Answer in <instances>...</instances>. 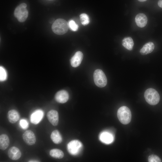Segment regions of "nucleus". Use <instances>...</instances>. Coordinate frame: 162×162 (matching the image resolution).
<instances>
[{"label":"nucleus","instance_id":"f257e3e1","mask_svg":"<svg viewBox=\"0 0 162 162\" xmlns=\"http://www.w3.org/2000/svg\"><path fill=\"white\" fill-rule=\"evenodd\" d=\"M69 28L68 23L65 20L61 18L56 20L52 26L53 32L58 35L64 34L67 32Z\"/></svg>","mask_w":162,"mask_h":162},{"label":"nucleus","instance_id":"f03ea898","mask_svg":"<svg viewBox=\"0 0 162 162\" xmlns=\"http://www.w3.org/2000/svg\"><path fill=\"white\" fill-rule=\"evenodd\" d=\"M146 101L150 105L157 104L160 100V96L158 92L155 89L150 88L146 89L144 94Z\"/></svg>","mask_w":162,"mask_h":162},{"label":"nucleus","instance_id":"7ed1b4c3","mask_svg":"<svg viewBox=\"0 0 162 162\" xmlns=\"http://www.w3.org/2000/svg\"><path fill=\"white\" fill-rule=\"evenodd\" d=\"M117 116L119 120L123 124H128L131 121V112L127 106H123L119 108L117 111Z\"/></svg>","mask_w":162,"mask_h":162},{"label":"nucleus","instance_id":"20e7f679","mask_svg":"<svg viewBox=\"0 0 162 162\" xmlns=\"http://www.w3.org/2000/svg\"><path fill=\"white\" fill-rule=\"evenodd\" d=\"M26 6V4L22 3L17 6L14 10V16L20 22L25 21L28 16V12Z\"/></svg>","mask_w":162,"mask_h":162},{"label":"nucleus","instance_id":"39448f33","mask_svg":"<svg viewBox=\"0 0 162 162\" xmlns=\"http://www.w3.org/2000/svg\"><path fill=\"white\" fill-rule=\"evenodd\" d=\"M93 78L94 83L98 87L102 88L106 85L107 79L102 70L98 69L95 70L94 73Z\"/></svg>","mask_w":162,"mask_h":162},{"label":"nucleus","instance_id":"423d86ee","mask_svg":"<svg viewBox=\"0 0 162 162\" xmlns=\"http://www.w3.org/2000/svg\"><path fill=\"white\" fill-rule=\"evenodd\" d=\"M82 145L79 141L74 140L70 141L67 145V150L68 152L72 155L78 154L82 148Z\"/></svg>","mask_w":162,"mask_h":162},{"label":"nucleus","instance_id":"0eeeda50","mask_svg":"<svg viewBox=\"0 0 162 162\" xmlns=\"http://www.w3.org/2000/svg\"><path fill=\"white\" fill-rule=\"evenodd\" d=\"M24 142L28 145H34L36 142V138L34 133L31 130H28L25 131L22 135Z\"/></svg>","mask_w":162,"mask_h":162},{"label":"nucleus","instance_id":"6e6552de","mask_svg":"<svg viewBox=\"0 0 162 162\" xmlns=\"http://www.w3.org/2000/svg\"><path fill=\"white\" fill-rule=\"evenodd\" d=\"M69 95L68 92L64 90H62L58 91L56 94L55 99L58 102L60 103H64L68 100Z\"/></svg>","mask_w":162,"mask_h":162},{"label":"nucleus","instance_id":"1a4fd4ad","mask_svg":"<svg viewBox=\"0 0 162 162\" xmlns=\"http://www.w3.org/2000/svg\"><path fill=\"white\" fill-rule=\"evenodd\" d=\"M47 118L49 122L54 126H56L58 123V112L54 110L49 111L47 114Z\"/></svg>","mask_w":162,"mask_h":162},{"label":"nucleus","instance_id":"9d476101","mask_svg":"<svg viewBox=\"0 0 162 162\" xmlns=\"http://www.w3.org/2000/svg\"><path fill=\"white\" fill-rule=\"evenodd\" d=\"M83 58V54L81 52L78 51L76 52L70 60L72 66L76 68L79 66Z\"/></svg>","mask_w":162,"mask_h":162},{"label":"nucleus","instance_id":"9b49d317","mask_svg":"<svg viewBox=\"0 0 162 162\" xmlns=\"http://www.w3.org/2000/svg\"><path fill=\"white\" fill-rule=\"evenodd\" d=\"M44 112L40 110L35 111L30 116V121L33 124H38L42 120L44 116Z\"/></svg>","mask_w":162,"mask_h":162},{"label":"nucleus","instance_id":"f8f14e48","mask_svg":"<svg viewBox=\"0 0 162 162\" xmlns=\"http://www.w3.org/2000/svg\"><path fill=\"white\" fill-rule=\"evenodd\" d=\"M8 155L9 157L13 160H17L21 157V153L20 149L17 147L13 146L10 147L8 150Z\"/></svg>","mask_w":162,"mask_h":162},{"label":"nucleus","instance_id":"ddd939ff","mask_svg":"<svg viewBox=\"0 0 162 162\" xmlns=\"http://www.w3.org/2000/svg\"><path fill=\"white\" fill-rule=\"evenodd\" d=\"M148 19L146 16L143 13H139L135 17V21L137 25L140 28H143L146 25Z\"/></svg>","mask_w":162,"mask_h":162},{"label":"nucleus","instance_id":"4468645a","mask_svg":"<svg viewBox=\"0 0 162 162\" xmlns=\"http://www.w3.org/2000/svg\"><path fill=\"white\" fill-rule=\"evenodd\" d=\"M7 116L9 122L12 124L16 122L20 118L19 113L15 110H9Z\"/></svg>","mask_w":162,"mask_h":162},{"label":"nucleus","instance_id":"2eb2a0df","mask_svg":"<svg viewBox=\"0 0 162 162\" xmlns=\"http://www.w3.org/2000/svg\"><path fill=\"white\" fill-rule=\"evenodd\" d=\"M154 43L149 42L144 45L140 50V53L143 55H146L152 52L154 50Z\"/></svg>","mask_w":162,"mask_h":162},{"label":"nucleus","instance_id":"dca6fc26","mask_svg":"<svg viewBox=\"0 0 162 162\" xmlns=\"http://www.w3.org/2000/svg\"><path fill=\"white\" fill-rule=\"evenodd\" d=\"M10 144L9 138L6 134H3L0 136V148L2 150L6 149Z\"/></svg>","mask_w":162,"mask_h":162},{"label":"nucleus","instance_id":"f3484780","mask_svg":"<svg viewBox=\"0 0 162 162\" xmlns=\"http://www.w3.org/2000/svg\"><path fill=\"white\" fill-rule=\"evenodd\" d=\"M122 45L127 49L131 50H132L134 45L133 39L130 37H126L122 40Z\"/></svg>","mask_w":162,"mask_h":162},{"label":"nucleus","instance_id":"a211bd4d","mask_svg":"<svg viewBox=\"0 0 162 162\" xmlns=\"http://www.w3.org/2000/svg\"><path fill=\"white\" fill-rule=\"evenodd\" d=\"M50 138L53 142L56 144L61 143L62 141V137L59 131L57 130H53L51 133Z\"/></svg>","mask_w":162,"mask_h":162},{"label":"nucleus","instance_id":"6ab92c4d","mask_svg":"<svg viewBox=\"0 0 162 162\" xmlns=\"http://www.w3.org/2000/svg\"><path fill=\"white\" fill-rule=\"evenodd\" d=\"M100 139L102 142L107 144L110 143L113 140L112 135L107 132H104L101 134Z\"/></svg>","mask_w":162,"mask_h":162},{"label":"nucleus","instance_id":"aec40b11","mask_svg":"<svg viewBox=\"0 0 162 162\" xmlns=\"http://www.w3.org/2000/svg\"><path fill=\"white\" fill-rule=\"evenodd\" d=\"M50 154L52 157L57 159H61L64 156L63 152L60 149L54 148L50 152Z\"/></svg>","mask_w":162,"mask_h":162},{"label":"nucleus","instance_id":"412c9836","mask_svg":"<svg viewBox=\"0 0 162 162\" xmlns=\"http://www.w3.org/2000/svg\"><path fill=\"white\" fill-rule=\"evenodd\" d=\"M80 19L82 24L84 26L86 25L90 22L88 16L86 14L82 13L80 15Z\"/></svg>","mask_w":162,"mask_h":162},{"label":"nucleus","instance_id":"4be33fe9","mask_svg":"<svg viewBox=\"0 0 162 162\" xmlns=\"http://www.w3.org/2000/svg\"><path fill=\"white\" fill-rule=\"evenodd\" d=\"M69 27L73 31H76L78 28V25L73 20H70L68 22Z\"/></svg>","mask_w":162,"mask_h":162},{"label":"nucleus","instance_id":"5701e85b","mask_svg":"<svg viewBox=\"0 0 162 162\" xmlns=\"http://www.w3.org/2000/svg\"><path fill=\"white\" fill-rule=\"evenodd\" d=\"M7 76V73L5 69L2 66L0 67V80L4 81L6 80Z\"/></svg>","mask_w":162,"mask_h":162},{"label":"nucleus","instance_id":"b1692460","mask_svg":"<svg viewBox=\"0 0 162 162\" xmlns=\"http://www.w3.org/2000/svg\"><path fill=\"white\" fill-rule=\"evenodd\" d=\"M149 162H160L161 160L160 158L157 155L154 154H151L149 155L148 158Z\"/></svg>","mask_w":162,"mask_h":162},{"label":"nucleus","instance_id":"393cba45","mask_svg":"<svg viewBox=\"0 0 162 162\" xmlns=\"http://www.w3.org/2000/svg\"><path fill=\"white\" fill-rule=\"evenodd\" d=\"M20 124L21 128L23 129H26L28 127V122L25 119H21L20 121Z\"/></svg>","mask_w":162,"mask_h":162},{"label":"nucleus","instance_id":"a878e982","mask_svg":"<svg viewBox=\"0 0 162 162\" xmlns=\"http://www.w3.org/2000/svg\"><path fill=\"white\" fill-rule=\"evenodd\" d=\"M158 6L162 8V0H159L158 2Z\"/></svg>","mask_w":162,"mask_h":162},{"label":"nucleus","instance_id":"bb28decb","mask_svg":"<svg viewBox=\"0 0 162 162\" xmlns=\"http://www.w3.org/2000/svg\"><path fill=\"white\" fill-rule=\"evenodd\" d=\"M54 19H50V21H49V22H50V23H52V22H54Z\"/></svg>","mask_w":162,"mask_h":162},{"label":"nucleus","instance_id":"cd10ccee","mask_svg":"<svg viewBox=\"0 0 162 162\" xmlns=\"http://www.w3.org/2000/svg\"><path fill=\"white\" fill-rule=\"evenodd\" d=\"M28 162H39V161H38V160H30Z\"/></svg>","mask_w":162,"mask_h":162},{"label":"nucleus","instance_id":"c85d7f7f","mask_svg":"<svg viewBox=\"0 0 162 162\" xmlns=\"http://www.w3.org/2000/svg\"><path fill=\"white\" fill-rule=\"evenodd\" d=\"M138 1L140 2H144L146 1L147 0H138Z\"/></svg>","mask_w":162,"mask_h":162},{"label":"nucleus","instance_id":"c756f323","mask_svg":"<svg viewBox=\"0 0 162 162\" xmlns=\"http://www.w3.org/2000/svg\"></svg>","mask_w":162,"mask_h":162}]
</instances>
